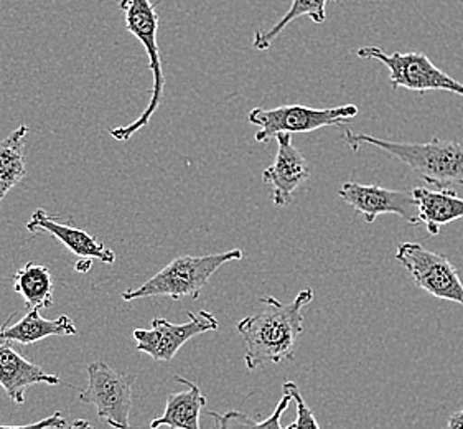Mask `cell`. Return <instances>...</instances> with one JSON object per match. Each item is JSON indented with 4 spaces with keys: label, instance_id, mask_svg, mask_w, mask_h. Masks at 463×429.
I'll list each match as a JSON object with an SVG mask.
<instances>
[{
    "label": "cell",
    "instance_id": "1",
    "mask_svg": "<svg viewBox=\"0 0 463 429\" xmlns=\"http://www.w3.org/2000/svg\"><path fill=\"white\" fill-rule=\"evenodd\" d=\"M312 300V290L300 291L288 304H282L272 296H264L260 299L264 310L238 322V332L246 346L244 362L248 370L294 360L297 340L304 332L302 310Z\"/></svg>",
    "mask_w": 463,
    "mask_h": 429
},
{
    "label": "cell",
    "instance_id": "2",
    "mask_svg": "<svg viewBox=\"0 0 463 429\" xmlns=\"http://www.w3.org/2000/svg\"><path fill=\"white\" fill-rule=\"evenodd\" d=\"M343 140L354 152L366 146L380 149L391 159L398 160L416 172L430 186L440 188L463 186V146L460 142L439 138L427 142H394L350 129L343 131Z\"/></svg>",
    "mask_w": 463,
    "mask_h": 429
},
{
    "label": "cell",
    "instance_id": "3",
    "mask_svg": "<svg viewBox=\"0 0 463 429\" xmlns=\"http://www.w3.org/2000/svg\"><path fill=\"white\" fill-rule=\"evenodd\" d=\"M241 250L206 254V256H178L174 262H168L164 270L158 271L156 276L140 284L137 290L124 291V300L134 299L167 298L198 299L208 281L212 280L216 271L226 262H241Z\"/></svg>",
    "mask_w": 463,
    "mask_h": 429
},
{
    "label": "cell",
    "instance_id": "4",
    "mask_svg": "<svg viewBox=\"0 0 463 429\" xmlns=\"http://www.w3.org/2000/svg\"><path fill=\"white\" fill-rule=\"evenodd\" d=\"M119 9L124 12L126 27L134 37L139 40L146 48L148 56V68L154 76V86L147 108L140 114L139 119L111 129V136L116 140L126 142L129 140L136 132L146 128L152 116L157 112L162 100H164V90H165V75L160 60V48H158V14L156 5L150 0H121Z\"/></svg>",
    "mask_w": 463,
    "mask_h": 429
},
{
    "label": "cell",
    "instance_id": "5",
    "mask_svg": "<svg viewBox=\"0 0 463 429\" xmlns=\"http://www.w3.org/2000/svg\"><path fill=\"white\" fill-rule=\"evenodd\" d=\"M356 104H345L336 108H308L302 104H284L272 110L254 108L250 112V124L260 126L256 132V142H269L279 134H306L328 126H342L358 116Z\"/></svg>",
    "mask_w": 463,
    "mask_h": 429
},
{
    "label": "cell",
    "instance_id": "6",
    "mask_svg": "<svg viewBox=\"0 0 463 429\" xmlns=\"http://www.w3.org/2000/svg\"><path fill=\"white\" fill-rule=\"evenodd\" d=\"M362 60H376L388 68L390 83L394 90L404 88L409 91H449L463 98V83L437 68L424 53H391L378 47H363L356 52Z\"/></svg>",
    "mask_w": 463,
    "mask_h": 429
},
{
    "label": "cell",
    "instance_id": "7",
    "mask_svg": "<svg viewBox=\"0 0 463 429\" xmlns=\"http://www.w3.org/2000/svg\"><path fill=\"white\" fill-rule=\"evenodd\" d=\"M136 375L119 374L106 362L88 365V386L80 392V402L93 405L99 420L114 429H132V386Z\"/></svg>",
    "mask_w": 463,
    "mask_h": 429
},
{
    "label": "cell",
    "instance_id": "8",
    "mask_svg": "<svg viewBox=\"0 0 463 429\" xmlns=\"http://www.w3.org/2000/svg\"><path fill=\"white\" fill-rule=\"evenodd\" d=\"M394 258L408 271L417 288L463 306L462 280L445 254L427 250L420 243L408 242L399 244Z\"/></svg>",
    "mask_w": 463,
    "mask_h": 429
},
{
    "label": "cell",
    "instance_id": "9",
    "mask_svg": "<svg viewBox=\"0 0 463 429\" xmlns=\"http://www.w3.org/2000/svg\"><path fill=\"white\" fill-rule=\"evenodd\" d=\"M150 329H136L132 337L136 338V350L147 354L156 362H172L178 350L194 337L202 336L218 329V319L208 310H200V314L188 312V322L172 324L167 319L156 318Z\"/></svg>",
    "mask_w": 463,
    "mask_h": 429
},
{
    "label": "cell",
    "instance_id": "10",
    "mask_svg": "<svg viewBox=\"0 0 463 429\" xmlns=\"http://www.w3.org/2000/svg\"><path fill=\"white\" fill-rule=\"evenodd\" d=\"M338 195L356 214H362L366 224H374L380 214H392L404 218L409 224H419V212L412 190H390L380 186L345 182Z\"/></svg>",
    "mask_w": 463,
    "mask_h": 429
},
{
    "label": "cell",
    "instance_id": "11",
    "mask_svg": "<svg viewBox=\"0 0 463 429\" xmlns=\"http://www.w3.org/2000/svg\"><path fill=\"white\" fill-rule=\"evenodd\" d=\"M278 156L272 166L264 168L262 180L272 188L274 206H288L294 194L310 178L306 157L292 144V134H279Z\"/></svg>",
    "mask_w": 463,
    "mask_h": 429
},
{
    "label": "cell",
    "instance_id": "12",
    "mask_svg": "<svg viewBox=\"0 0 463 429\" xmlns=\"http://www.w3.org/2000/svg\"><path fill=\"white\" fill-rule=\"evenodd\" d=\"M27 232L30 234H45L55 236L56 240L65 244L70 252L74 253L80 260H99L106 264L116 262V253L109 250L104 243L99 242L93 234L74 228L73 220L68 224L56 222L55 216L48 214L45 210L38 208L32 214L27 224Z\"/></svg>",
    "mask_w": 463,
    "mask_h": 429
},
{
    "label": "cell",
    "instance_id": "13",
    "mask_svg": "<svg viewBox=\"0 0 463 429\" xmlns=\"http://www.w3.org/2000/svg\"><path fill=\"white\" fill-rule=\"evenodd\" d=\"M60 385V377L45 372L30 362L12 347V342H0V386L10 400L25 403V390L33 385Z\"/></svg>",
    "mask_w": 463,
    "mask_h": 429
},
{
    "label": "cell",
    "instance_id": "14",
    "mask_svg": "<svg viewBox=\"0 0 463 429\" xmlns=\"http://www.w3.org/2000/svg\"><path fill=\"white\" fill-rule=\"evenodd\" d=\"M412 195L416 198L419 224H424L430 236L440 234L445 224L463 218V198L449 188L417 187Z\"/></svg>",
    "mask_w": 463,
    "mask_h": 429
},
{
    "label": "cell",
    "instance_id": "15",
    "mask_svg": "<svg viewBox=\"0 0 463 429\" xmlns=\"http://www.w3.org/2000/svg\"><path fill=\"white\" fill-rule=\"evenodd\" d=\"M78 334L73 319L60 316L55 320L42 318L37 309H30L19 322H5L0 327V342H17L22 346H32L52 336L71 337Z\"/></svg>",
    "mask_w": 463,
    "mask_h": 429
},
{
    "label": "cell",
    "instance_id": "16",
    "mask_svg": "<svg viewBox=\"0 0 463 429\" xmlns=\"http://www.w3.org/2000/svg\"><path fill=\"white\" fill-rule=\"evenodd\" d=\"M176 383L188 386V390L168 395L165 411L150 423V429H158L167 426L170 429H202L200 428V413L206 405V396L196 383L188 380L185 377L176 375L174 378Z\"/></svg>",
    "mask_w": 463,
    "mask_h": 429
},
{
    "label": "cell",
    "instance_id": "17",
    "mask_svg": "<svg viewBox=\"0 0 463 429\" xmlns=\"http://www.w3.org/2000/svg\"><path fill=\"white\" fill-rule=\"evenodd\" d=\"M28 131V126L20 124L15 131L10 132L5 139L0 140V204L27 174L24 150Z\"/></svg>",
    "mask_w": 463,
    "mask_h": 429
},
{
    "label": "cell",
    "instance_id": "18",
    "mask_svg": "<svg viewBox=\"0 0 463 429\" xmlns=\"http://www.w3.org/2000/svg\"><path fill=\"white\" fill-rule=\"evenodd\" d=\"M14 290L25 300V308L50 309L53 306V280L47 266L27 262L14 278Z\"/></svg>",
    "mask_w": 463,
    "mask_h": 429
},
{
    "label": "cell",
    "instance_id": "19",
    "mask_svg": "<svg viewBox=\"0 0 463 429\" xmlns=\"http://www.w3.org/2000/svg\"><path fill=\"white\" fill-rule=\"evenodd\" d=\"M328 2H340V0H292L290 7H288L286 15H282V19L269 30H258L254 40H252V47L260 52L269 50L272 47V43L278 40L279 35L286 30V28L300 17H310L316 24H324L326 20V4Z\"/></svg>",
    "mask_w": 463,
    "mask_h": 429
},
{
    "label": "cell",
    "instance_id": "20",
    "mask_svg": "<svg viewBox=\"0 0 463 429\" xmlns=\"http://www.w3.org/2000/svg\"><path fill=\"white\" fill-rule=\"evenodd\" d=\"M290 403H292L290 395L284 393L274 413L264 421L252 420L248 415L236 410L226 411L222 415L216 411H210L208 416H212L214 420L213 429H286L280 426V418Z\"/></svg>",
    "mask_w": 463,
    "mask_h": 429
},
{
    "label": "cell",
    "instance_id": "21",
    "mask_svg": "<svg viewBox=\"0 0 463 429\" xmlns=\"http://www.w3.org/2000/svg\"><path fill=\"white\" fill-rule=\"evenodd\" d=\"M284 393L290 395L292 402H296L297 418L292 424H288L286 429H320V424L317 421L314 411L307 405L304 396L298 392V386L294 382H286L282 385Z\"/></svg>",
    "mask_w": 463,
    "mask_h": 429
},
{
    "label": "cell",
    "instance_id": "22",
    "mask_svg": "<svg viewBox=\"0 0 463 429\" xmlns=\"http://www.w3.org/2000/svg\"><path fill=\"white\" fill-rule=\"evenodd\" d=\"M68 421L63 418V415L60 411H56L55 415L48 416L45 420L32 423V424H22V426H0V429H65Z\"/></svg>",
    "mask_w": 463,
    "mask_h": 429
},
{
    "label": "cell",
    "instance_id": "23",
    "mask_svg": "<svg viewBox=\"0 0 463 429\" xmlns=\"http://www.w3.org/2000/svg\"><path fill=\"white\" fill-rule=\"evenodd\" d=\"M447 429H463V408L450 415L449 423H447Z\"/></svg>",
    "mask_w": 463,
    "mask_h": 429
},
{
    "label": "cell",
    "instance_id": "24",
    "mask_svg": "<svg viewBox=\"0 0 463 429\" xmlns=\"http://www.w3.org/2000/svg\"><path fill=\"white\" fill-rule=\"evenodd\" d=\"M65 429H94L93 424L88 420H74L70 426Z\"/></svg>",
    "mask_w": 463,
    "mask_h": 429
},
{
    "label": "cell",
    "instance_id": "25",
    "mask_svg": "<svg viewBox=\"0 0 463 429\" xmlns=\"http://www.w3.org/2000/svg\"><path fill=\"white\" fill-rule=\"evenodd\" d=\"M91 266H93V260H80V262L74 264V268H76V271H80V272H88V271L91 270Z\"/></svg>",
    "mask_w": 463,
    "mask_h": 429
}]
</instances>
